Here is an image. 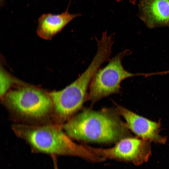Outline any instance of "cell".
<instances>
[{"mask_svg":"<svg viewBox=\"0 0 169 169\" xmlns=\"http://www.w3.org/2000/svg\"><path fill=\"white\" fill-rule=\"evenodd\" d=\"M129 52L125 50L110 59L108 64L99 69L94 74L90 85L87 100L93 104L101 98L119 92L120 83L134 74L126 70L121 61Z\"/></svg>","mask_w":169,"mask_h":169,"instance_id":"obj_5","label":"cell"},{"mask_svg":"<svg viewBox=\"0 0 169 169\" xmlns=\"http://www.w3.org/2000/svg\"><path fill=\"white\" fill-rule=\"evenodd\" d=\"M150 141L138 137L122 139L113 147L108 149L95 148L87 145L88 149L105 160L116 159L139 166L147 162L151 153Z\"/></svg>","mask_w":169,"mask_h":169,"instance_id":"obj_6","label":"cell"},{"mask_svg":"<svg viewBox=\"0 0 169 169\" xmlns=\"http://www.w3.org/2000/svg\"><path fill=\"white\" fill-rule=\"evenodd\" d=\"M118 2H121L122 0H116ZM138 0H129L130 3L133 5H135Z\"/></svg>","mask_w":169,"mask_h":169,"instance_id":"obj_12","label":"cell"},{"mask_svg":"<svg viewBox=\"0 0 169 169\" xmlns=\"http://www.w3.org/2000/svg\"><path fill=\"white\" fill-rule=\"evenodd\" d=\"M2 99L11 112L23 119L39 120L53 111L49 93L33 87L25 86L9 90Z\"/></svg>","mask_w":169,"mask_h":169,"instance_id":"obj_4","label":"cell"},{"mask_svg":"<svg viewBox=\"0 0 169 169\" xmlns=\"http://www.w3.org/2000/svg\"><path fill=\"white\" fill-rule=\"evenodd\" d=\"M119 115L116 109H85L62 127L67 134L74 139L100 143L117 142L131 136L126 123Z\"/></svg>","mask_w":169,"mask_h":169,"instance_id":"obj_1","label":"cell"},{"mask_svg":"<svg viewBox=\"0 0 169 169\" xmlns=\"http://www.w3.org/2000/svg\"><path fill=\"white\" fill-rule=\"evenodd\" d=\"M116 110L125 120L129 129L137 137L157 143H166L167 138L159 134L160 122L151 121L118 105H116Z\"/></svg>","mask_w":169,"mask_h":169,"instance_id":"obj_7","label":"cell"},{"mask_svg":"<svg viewBox=\"0 0 169 169\" xmlns=\"http://www.w3.org/2000/svg\"><path fill=\"white\" fill-rule=\"evenodd\" d=\"M5 0H0V5L1 6H3V5Z\"/></svg>","mask_w":169,"mask_h":169,"instance_id":"obj_13","label":"cell"},{"mask_svg":"<svg viewBox=\"0 0 169 169\" xmlns=\"http://www.w3.org/2000/svg\"><path fill=\"white\" fill-rule=\"evenodd\" d=\"M168 27H169V25H168Z\"/></svg>","mask_w":169,"mask_h":169,"instance_id":"obj_14","label":"cell"},{"mask_svg":"<svg viewBox=\"0 0 169 169\" xmlns=\"http://www.w3.org/2000/svg\"><path fill=\"white\" fill-rule=\"evenodd\" d=\"M0 73V95L2 99L13 83V80L3 69H1Z\"/></svg>","mask_w":169,"mask_h":169,"instance_id":"obj_10","label":"cell"},{"mask_svg":"<svg viewBox=\"0 0 169 169\" xmlns=\"http://www.w3.org/2000/svg\"><path fill=\"white\" fill-rule=\"evenodd\" d=\"M51 156L53 161L54 169H59L57 156Z\"/></svg>","mask_w":169,"mask_h":169,"instance_id":"obj_11","label":"cell"},{"mask_svg":"<svg viewBox=\"0 0 169 169\" xmlns=\"http://www.w3.org/2000/svg\"><path fill=\"white\" fill-rule=\"evenodd\" d=\"M62 125H34L18 124L13 125V130L18 137L29 145L33 151L51 156H78L88 160L99 161L100 158L87 148L73 142L63 131Z\"/></svg>","mask_w":169,"mask_h":169,"instance_id":"obj_2","label":"cell"},{"mask_svg":"<svg viewBox=\"0 0 169 169\" xmlns=\"http://www.w3.org/2000/svg\"><path fill=\"white\" fill-rule=\"evenodd\" d=\"M70 0L71 1V0Z\"/></svg>","mask_w":169,"mask_h":169,"instance_id":"obj_15","label":"cell"},{"mask_svg":"<svg viewBox=\"0 0 169 169\" xmlns=\"http://www.w3.org/2000/svg\"><path fill=\"white\" fill-rule=\"evenodd\" d=\"M100 67L93 60L85 71L75 81L63 90L48 93L52 101V112L58 124L63 125L75 115L87 100L88 88Z\"/></svg>","mask_w":169,"mask_h":169,"instance_id":"obj_3","label":"cell"},{"mask_svg":"<svg viewBox=\"0 0 169 169\" xmlns=\"http://www.w3.org/2000/svg\"><path fill=\"white\" fill-rule=\"evenodd\" d=\"M69 5L66 11L60 14H42L38 20L37 35L43 39L50 40L71 21L81 15L70 13L68 10Z\"/></svg>","mask_w":169,"mask_h":169,"instance_id":"obj_9","label":"cell"},{"mask_svg":"<svg viewBox=\"0 0 169 169\" xmlns=\"http://www.w3.org/2000/svg\"><path fill=\"white\" fill-rule=\"evenodd\" d=\"M138 16L150 28L169 24V0H140Z\"/></svg>","mask_w":169,"mask_h":169,"instance_id":"obj_8","label":"cell"}]
</instances>
